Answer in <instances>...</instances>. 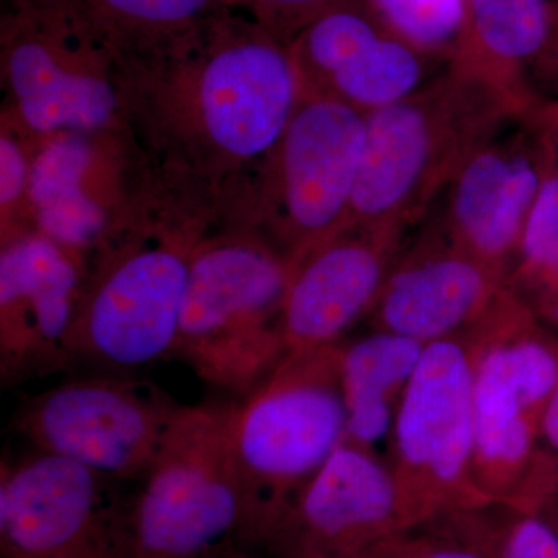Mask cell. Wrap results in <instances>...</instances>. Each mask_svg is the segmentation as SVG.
Returning <instances> with one entry per match:
<instances>
[{
    "instance_id": "8",
    "label": "cell",
    "mask_w": 558,
    "mask_h": 558,
    "mask_svg": "<svg viewBox=\"0 0 558 558\" xmlns=\"http://www.w3.org/2000/svg\"><path fill=\"white\" fill-rule=\"evenodd\" d=\"M197 244L183 234H150L101 253L84 282L73 362L130 371L172 357Z\"/></svg>"
},
{
    "instance_id": "17",
    "label": "cell",
    "mask_w": 558,
    "mask_h": 558,
    "mask_svg": "<svg viewBox=\"0 0 558 558\" xmlns=\"http://www.w3.org/2000/svg\"><path fill=\"white\" fill-rule=\"evenodd\" d=\"M403 241L399 231L349 226L293 259L281 319L288 354L343 343L366 322Z\"/></svg>"
},
{
    "instance_id": "30",
    "label": "cell",
    "mask_w": 558,
    "mask_h": 558,
    "mask_svg": "<svg viewBox=\"0 0 558 558\" xmlns=\"http://www.w3.org/2000/svg\"><path fill=\"white\" fill-rule=\"evenodd\" d=\"M31 163L20 142L9 132H3L0 137V207L3 226L10 219L11 209L27 197Z\"/></svg>"
},
{
    "instance_id": "13",
    "label": "cell",
    "mask_w": 558,
    "mask_h": 558,
    "mask_svg": "<svg viewBox=\"0 0 558 558\" xmlns=\"http://www.w3.org/2000/svg\"><path fill=\"white\" fill-rule=\"evenodd\" d=\"M117 481L33 449L0 465L2 558H121L126 502Z\"/></svg>"
},
{
    "instance_id": "19",
    "label": "cell",
    "mask_w": 558,
    "mask_h": 558,
    "mask_svg": "<svg viewBox=\"0 0 558 558\" xmlns=\"http://www.w3.org/2000/svg\"><path fill=\"white\" fill-rule=\"evenodd\" d=\"M94 145L87 134L50 135L33 157L27 201L36 233L86 263L109 248V215L89 189ZM87 264V263H86Z\"/></svg>"
},
{
    "instance_id": "12",
    "label": "cell",
    "mask_w": 558,
    "mask_h": 558,
    "mask_svg": "<svg viewBox=\"0 0 558 558\" xmlns=\"http://www.w3.org/2000/svg\"><path fill=\"white\" fill-rule=\"evenodd\" d=\"M366 116L326 94L303 92L271 154L270 241L290 259L351 226Z\"/></svg>"
},
{
    "instance_id": "28",
    "label": "cell",
    "mask_w": 558,
    "mask_h": 558,
    "mask_svg": "<svg viewBox=\"0 0 558 558\" xmlns=\"http://www.w3.org/2000/svg\"><path fill=\"white\" fill-rule=\"evenodd\" d=\"M558 497V380L539 424L538 450L523 509L545 510Z\"/></svg>"
},
{
    "instance_id": "14",
    "label": "cell",
    "mask_w": 558,
    "mask_h": 558,
    "mask_svg": "<svg viewBox=\"0 0 558 558\" xmlns=\"http://www.w3.org/2000/svg\"><path fill=\"white\" fill-rule=\"evenodd\" d=\"M87 264L36 231H14L0 253V377L3 385L73 365L70 337Z\"/></svg>"
},
{
    "instance_id": "25",
    "label": "cell",
    "mask_w": 558,
    "mask_h": 558,
    "mask_svg": "<svg viewBox=\"0 0 558 558\" xmlns=\"http://www.w3.org/2000/svg\"><path fill=\"white\" fill-rule=\"evenodd\" d=\"M438 520L486 558H558V526L545 510L487 502Z\"/></svg>"
},
{
    "instance_id": "9",
    "label": "cell",
    "mask_w": 558,
    "mask_h": 558,
    "mask_svg": "<svg viewBox=\"0 0 558 558\" xmlns=\"http://www.w3.org/2000/svg\"><path fill=\"white\" fill-rule=\"evenodd\" d=\"M2 33L3 72L28 130L89 135L116 119L119 95L101 65L119 54L65 0H20Z\"/></svg>"
},
{
    "instance_id": "18",
    "label": "cell",
    "mask_w": 558,
    "mask_h": 558,
    "mask_svg": "<svg viewBox=\"0 0 558 558\" xmlns=\"http://www.w3.org/2000/svg\"><path fill=\"white\" fill-rule=\"evenodd\" d=\"M450 65L529 105L556 100L558 2L464 0Z\"/></svg>"
},
{
    "instance_id": "16",
    "label": "cell",
    "mask_w": 558,
    "mask_h": 558,
    "mask_svg": "<svg viewBox=\"0 0 558 558\" xmlns=\"http://www.w3.org/2000/svg\"><path fill=\"white\" fill-rule=\"evenodd\" d=\"M405 244L388 271L369 329L422 344L464 336L506 293L505 275L447 236L435 219Z\"/></svg>"
},
{
    "instance_id": "5",
    "label": "cell",
    "mask_w": 558,
    "mask_h": 558,
    "mask_svg": "<svg viewBox=\"0 0 558 558\" xmlns=\"http://www.w3.org/2000/svg\"><path fill=\"white\" fill-rule=\"evenodd\" d=\"M473 368V476L486 502L523 509L539 424L558 380V332L509 290L464 333Z\"/></svg>"
},
{
    "instance_id": "32",
    "label": "cell",
    "mask_w": 558,
    "mask_h": 558,
    "mask_svg": "<svg viewBox=\"0 0 558 558\" xmlns=\"http://www.w3.org/2000/svg\"><path fill=\"white\" fill-rule=\"evenodd\" d=\"M546 119H548V128L550 138L558 153V100L549 101L546 108Z\"/></svg>"
},
{
    "instance_id": "1",
    "label": "cell",
    "mask_w": 558,
    "mask_h": 558,
    "mask_svg": "<svg viewBox=\"0 0 558 558\" xmlns=\"http://www.w3.org/2000/svg\"><path fill=\"white\" fill-rule=\"evenodd\" d=\"M340 351L341 343L289 352L231 405V453L245 502L242 545L263 549L347 440Z\"/></svg>"
},
{
    "instance_id": "10",
    "label": "cell",
    "mask_w": 558,
    "mask_h": 558,
    "mask_svg": "<svg viewBox=\"0 0 558 558\" xmlns=\"http://www.w3.org/2000/svg\"><path fill=\"white\" fill-rule=\"evenodd\" d=\"M180 409L153 381L84 377L28 399L14 427L33 449L72 459L119 483L145 475Z\"/></svg>"
},
{
    "instance_id": "21",
    "label": "cell",
    "mask_w": 558,
    "mask_h": 558,
    "mask_svg": "<svg viewBox=\"0 0 558 558\" xmlns=\"http://www.w3.org/2000/svg\"><path fill=\"white\" fill-rule=\"evenodd\" d=\"M98 38L124 54L171 58L209 21L230 9L227 0H65Z\"/></svg>"
},
{
    "instance_id": "15",
    "label": "cell",
    "mask_w": 558,
    "mask_h": 558,
    "mask_svg": "<svg viewBox=\"0 0 558 558\" xmlns=\"http://www.w3.org/2000/svg\"><path fill=\"white\" fill-rule=\"evenodd\" d=\"M413 526L387 458L344 440L258 550L275 558H357Z\"/></svg>"
},
{
    "instance_id": "33",
    "label": "cell",
    "mask_w": 558,
    "mask_h": 558,
    "mask_svg": "<svg viewBox=\"0 0 558 558\" xmlns=\"http://www.w3.org/2000/svg\"><path fill=\"white\" fill-rule=\"evenodd\" d=\"M545 512L548 513L549 519L558 526V497L550 502L548 508L545 509Z\"/></svg>"
},
{
    "instance_id": "24",
    "label": "cell",
    "mask_w": 558,
    "mask_h": 558,
    "mask_svg": "<svg viewBox=\"0 0 558 558\" xmlns=\"http://www.w3.org/2000/svg\"><path fill=\"white\" fill-rule=\"evenodd\" d=\"M388 32L369 0H341L323 11L289 43L303 92L325 90L332 76Z\"/></svg>"
},
{
    "instance_id": "2",
    "label": "cell",
    "mask_w": 558,
    "mask_h": 558,
    "mask_svg": "<svg viewBox=\"0 0 558 558\" xmlns=\"http://www.w3.org/2000/svg\"><path fill=\"white\" fill-rule=\"evenodd\" d=\"M519 106L534 105L449 62L425 89L368 113L351 226L407 234L488 124Z\"/></svg>"
},
{
    "instance_id": "20",
    "label": "cell",
    "mask_w": 558,
    "mask_h": 558,
    "mask_svg": "<svg viewBox=\"0 0 558 558\" xmlns=\"http://www.w3.org/2000/svg\"><path fill=\"white\" fill-rule=\"evenodd\" d=\"M424 349L421 341L374 329L341 343L340 377L348 414V442L379 453L387 449L400 399Z\"/></svg>"
},
{
    "instance_id": "34",
    "label": "cell",
    "mask_w": 558,
    "mask_h": 558,
    "mask_svg": "<svg viewBox=\"0 0 558 558\" xmlns=\"http://www.w3.org/2000/svg\"><path fill=\"white\" fill-rule=\"evenodd\" d=\"M556 2H558V0H556Z\"/></svg>"
},
{
    "instance_id": "3",
    "label": "cell",
    "mask_w": 558,
    "mask_h": 558,
    "mask_svg": "<svg viewBox=\"0 0 558 558\" xmlns=\"http://www.w3.org/2000/svg\"><path fill=\"white\" fill-rule=\"evenodd\" d=\"M292 259L269 240L199 241L174 355L209 387L244 398L288 355L282 306Z\"/></svg>"
},
{
    "instance_id": "4",
    "label": "cell",
    "mask_w": 558,
    "mask_h": 558,
    "mask_svg": "<svg viewBox=\"0 0 558 558\" xmlns=\"http://www.w3.org/2000/svg\"><path fill=\"white\" fill-rule=\"evenodd\" d=\"M233 402L182 405L137 494L121 558H211L240 542L245 502L230 444Z\"/></svg>"
},
{
    "instance_id": "29",
    "label": "cell",
    "mask_w": 558,
    "mask_h": 558,
    "mask_svg": "<svg viewBox=\"0 0 558 558\" xmlns=\"http://www.w3.org/2000/svg\"><path fill=\"white\" fill-rule=\"evenodd\" d=\"M230 9L247 10L252 20L269 28L279 38L290 39L312 20L341 0H227Z\"/></svg>"
},
{
    "instance_id": "31",
    "label": "cell",
    "mask_w": 558,
    "mask_h": 558,
    "mask_svg": "<svg viewBox=\"0 0 558 558\" xmlns=\"http://www.w3.org/2000/svg\"><path fill=\"white\" fill-rule=\"evenodd\" d=\"M211 558H275L267 556V554L260 553L255 548L242 545V543H231L226 548L220 549L218 554H215Z\"/></svg>"
},
{
    "instance_id": "23",
    "label": "cell",
    "mask_w": 558,
    "mask_h": 558,
    "mask_svg": "<svg viewBox=\"0 0 558 558\" xmlns=\"http://www.w3.org/2000/svg\"><path fill=\"white\" fill-rule=\"evenodd\" d=\"M545 126L548 167L506 274V289L539 322L558 332V153L546 120Z\"/></svg>"
},
{
    "instance_id": "27",
    "label": "cell",
    "mask_w": 558,
    "mask_h": 558,
    "mask_svg": "<svg viewBox=\"0 0 558 558\" xmlns=\"http://www.w3.org/2000/svg\"><path fill=\"white\" fill-rule=\"evenodd\" d=\"M357 558H486L440 520L402 529L374 543Z\"/></svg>"
},
{
    "instance_id": "6",
    "label": "cell",
    "mask_w": 558,
    "mask_h": 558,
    "mask_svg": "<svg viewBox=\"0 0 558 558\" xmlns=\"http://www.w3.org/2000/svg\"><path fill=\"white\" fill-rule=\"evenodd\" d=\"M385 458L416 526L487 505L473 476V368L464 336L425 344Z\"/></svg>"
},
{
    "instance_id": "11",
    "label": "cell",
    "mask_w": 558,
    "mask_h": 558,
    "mask_svg": "<svg viewBox=\"0 0 558 558\" xmlns=\"http://www.w3.org/2000/svg\"><path fill=\"white\" fill-rule=\"evenodd\" d=\"M545 102L508 109L492 121L438 199L440 229L505 279L548 167Z\"/></svg>"
},
{
    "instance_id": "7",
    "label": "cell",
    "mask_w": 558,
    "mask_h": 558,
    "mask_svg": "<svg viewBox=\"0 0 558 558\" xmlns=\"http://www.w3.org/2000/svg\"><path fill=\"white\" fill-rule=\"evenodd\" d=\"M223 10L182 51L202 135L227 160H270L303 97L289 43Z\"/></svg>"
},
{
    "instance_id": "26",
    "label": "cell",
    "mask_w": 558,
    "mask_h": 558,
    "mask_svg": "<svg viewBox=\"0 0 558 558\" xmlns=\"http://www.w3.org/2000/svg\"><path fill=\"white\" fill-rule=\"evenodd\" d=\"M389 32L411 46L450 61L457 49L464 0H369Z\"/></svg>"
},
{
    "instance_id": "22",
    "label": "cell",
    "mask_w": 558,
    "mask_h": 558,
    "mask_svg": "<svg viewBox=\"0 0 558 558\" xmlns=\"http://www.w3.org/2000/svg\"><path fill=\"white\" fill-rule=\"evenodd\" d=\"M449 62L388 32L332 76L319 94L332 95L368 116L425 89Z\"/></svg>"
}]
</instances>
